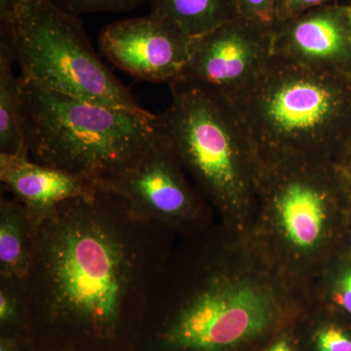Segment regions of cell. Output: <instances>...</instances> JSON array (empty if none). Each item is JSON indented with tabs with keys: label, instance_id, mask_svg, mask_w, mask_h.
Segmentation results:
<instances>
[{
	"label": "cell",
	"instance_id": "8fae6325",
	"mask_svg": "<svg viewBox=\"0 0 351 351\" xmlns=\"http://www.w3.org/2000/svg\"><path fill=\"white\" fill-rule=\"evenodd\" d=\"M0 182L36 228L62 203L86 195L96 186L94 180L34 162L29 156L5 154H0Z\"/></svg>",
	"mask_w": 351,
	"mask_h": 351
},
{
	"label": "cell",
	"instance_id": "4fadbf2b",
	"mask_svg": "<svg viewBox=\"0 0 351 351\" xmlns=\"http://www.w3.org/2000/svg\"><path fill=\"white\" fill-rule=\"evenodd\" d=\"M152 15L168 21L189 38H199L233 18L228 0H151Z\"/></svg>",
	"mask_w": 351,
	"mask_h": 351
},
{
	"label": "cell",
	"instance_id": "6da1fadb",
	"mask_svg": "<svg viewBox=\"0 0 351 351\" xmlns=\"http://www.w3.org/2000/svg\"><path fill=\"white\" fill-rule=\"evenodd\" d=\"M172 233L97 182L62 203L36 228L25 282L38 351H135Z\"/></svg>",
	"mask_w": 351,
	"mask_h": 351
},
{
	"label": "cell",
	"instance_id": "ba28073f",
	"mask_svg": "<svg viewBox=\"0 0 351 351\" xmlns=\"http://www.w3.org/2000/svg\"><path fill=\"white\" fill-rule=\"evenodd\" d=\"M271 59V32L232 18L193 39L182 80L232 100L262 75Z\"/></svg>",
	"mask_w": 351,
	"mask_h": 351
},
{
	"label": "cell",
	"instance_id": "7c38bea8",
	"mask_svg": "<svg viewBox=\"0 0 351 351\" xmlns=\"http://www.w3.org/2000/svg\"><path fill=\"white\" fill-rule=\"evenodd\" d=\"M36 226L15 198L0 199V279L25 283L34 253Z\"/></svg>",
	"mask_w": 351,
	"mask_h": 351
},
{
	"label": "cell",
	"instance_id": "8992f818",
	"mask_svg": "<svg viewBox=\"0 0 351 351\" xmlns=\"http://www.w3.org/2000/svg\"><path fill=\"white\" fill-rule=\"evenodd\" d=\"M1 38L22 76L45 89L95 104L149 113L101 61L77 16L52 0H21Z\"/></svg>",
	"mask_w": 351,
	"mask_h": 351
},
{
	"label": "cell",
	"instance_id": "d6986e66",
	"mask_svg": "<svg viewBox=\"0 0 351 351\" xmlns=\"http://www.w3.org/2000/svg\"><path fill=\"white\" fill-rule=\"evenodd\" d=\"M339 0H276V23Z\"/></svg>",
	"mask_w": 351,
	"mask_h": 351
},
{
	"label": "cell",
	"instance_id": "9c48e42d",
	"mask_svg": "<svg viewBox=\"0 0 351 351\" xmlns=\"http://www.w3.org/2000/svg\"><path fill=\"white\" fill-rule=\"evenodd\" d=\"M193 38L149 14L104 27L99 47L108 61L141 82L172 84L182 80Z\"/></svg>",
	"mask_w": 351,
	"mask_h": 351
},
{
	"label": "cell",
	"instance_id": "5bb4252c",
	"mask_svg": "<svg viewBox=\"0 0 351 351\" xmlns=\"http://www.w3.org/2000/svg\"><path fill=\"white\" fill-rule=\"evenodd\" d=\"M15 59L0 39V154L27 156L21 121L20 78L14 75Z\"/></svg>",
	"mask_w": 351,
	"mask_h": 351
},
{
	"label": "cell",
	"instance_id": "52a82bcc",
	"mask_svg": "<svg viewBox=\"0 0 351 351\" xmlns=\"http://www.w3.org/2000/svg\"><path fill=\"white\" fill-rule=\"evenodd\" d=\"M184 169L167 141L156 130L151 144L133 164L95 181L123 198L141 216L174 232L193 230L205 213Z\"/></svg>",
	"mask_w": 351,
	"mask_h": 351
},
{
	"label": "cell",
	"instance_id": "2e32d148",
	"mask_svg": "<svg viewBox=\"0 0 351 351\" xmlns=\"http://www.w3.org/2000/svg\"><path fill=\"white\" fill-rule=\"evenodd\" d=\"M233 18L272 32L276 24V0H228Z\"/></svg>",
	"mask_w": 351,
	"mask_h": 351
},
{
	"label": "cell",
	"instance_id": "7a4b0ae2",
	"mask_svg": "<svg viewBox=\"0 0 351 351\" xmlns=\"http://www.w3.org/2000/svg\"><path fill=\"white\" fill-rule=\"evenodd\" d=\"M206 258L186 276L166 261L135 351H232L269 329L276 316L271 295Z\"/></svg>",
	"mask_w": 351,
	"mask_h": 351
},
{
	"label": "cell",
	"instance_id": "e0dca14e",
	"mask_svg": "<svg viewBox=\"0 0 351 351\" xmlns=\"http://www.w3.org/2000/svg\"><path fill=\"white\" fill-rule=\"evenodd\" d=\"M73 15L86 13H119L133 10L151 0H52Z\"/></svg>",
	"mask_w": 351,
	"mask_h": 351
},
{
	"label": "cell",
	"instance_id": "9a60e30c",
	"mask_svg": "<svg viewBox=\"0 0 351 351\" xmlns=\"http://www.w3.org/2000/svg\"><path fill=\"white\" fill-rule=\"evenodd\" d=\"M0 335L32 336L25 283L0 279Z\"/></svg>",
	"mask_w": 351,
	"mask_h": 351
},
{
	"label": "cell",
	"instance_id": "5b68a950",
	"mask_svg": "<svg viewBox=\"0 0 351 351\" xmlns=\"http://www.w3.org/2000/svg\"><path fill=\"white\" fill-rule=\"evenodd\" d=\"M169 86L156 130L205 195L225 213L237 211L258 195L262 164L232 101L189 80Z\"/></svg>",
	"mask_w": 351,
	"mask_h": 351
},
{
	"label": "cell",
	"instance_id": "603a6c76",
	"mask_svg": "<svg viewBox=\"0 0 351 351\" xmlns=\"http://www.w3.org/2000/svg\"><path fill=\"white\" fill-rule=\"evenodd\" d=\"M267 351H293V348H291L290 343L286 339H280V341H277L274 345L270 346Z\"/></svg>",
	"mask_w": 351,
	"mask_h": 351
},
{
	"label": "cell",
	"instance_id": "ffe728a7",
	"mask_svg": "<svg viewBox=\"0 0 351 351\" xmlns=\"http://www.w3.org/2000/svg\"><path fill=\"white\" fill-rule=\"evenodd\" d=\"M0 351H38L29 335H0Z\"/></svg>",
	"mask_w": 351,
	"mask_h": 351
},
{
	"label": "cell",
	"instance_id": "30bf717a",
	"mask_svg": "<svg viewBox=\"0 0 351 351\" xmlns=\"http://www.w3.org/2000/svg\"><path fill=\"white\" fill-rule=\"evenodd\" d=\"M271 43L276 59L351 78V5L336 2L278 21Z\"/></svg>",
	"mask_w": 351,
	"mask_h": 351
},
{
	"label": "cell",
	"instance_id": "3957f363",
	"mask_svg": "<svg viewBox=\"0 0 351 351\" xmlns=\"http://www.w3.org/2000/svg\"><path fill=\"white\" fill-rule=\"evenodd\" d=\"M232 101L262 164L325 161L350 133L351 78L272 57Z\"/></svg>",
	"mask_w": 351,
	"mask_h": 351
},
{
	"label": "cell",
	"instance_id": "277c9868",
	"mask_svg": "<svg viewBox=\"0 0 351 351\" xmlns=\"http://www.w3.org/2000/svg\"><path fill=\"white\" fill-rule=\"evenodd\" d=\"M19 78L25 149L34 162L95 181L130 166L156 136V114L95 105Z\"/></svg>",
	"mask_w": 351,
	"mask_h": 351
},
{
	"label": "cell",
	"instance_id": "44dd1931",
	"mask_svg": "<svg viewBox=\"0 0 351 351\" xmlns=\"http://www.w3.org/2000/svg\"><path fill=\"white\" fill-rule=\"evenodd\" d=\"M336 301L351 314V270L345 272L339 278L337 287Z\"/></svg>",
	"mask_w": 351,
	"mask_h": 351
},
{
	"label": "cell",
	"instance_id": "7402d4cb",
	"mask_svg": "<svg viewBox=\"0 0 351 351\" xmlns=\"http://www.w3.org/2000/svg\"><path fill=\"white\" fill-rule=\"evenodd\" d=\"M21 0H0V22L4 23L12 17Z\"/></svg>",
	"mask_w": 351,
	"mask_h": 351
},
{
	"label": "cell",
	"instance_id": "ac0fdd59",
	"mask_svg": "<svg viewBox=\"0 0 351 351\" xmlns=\"http://www.w3.org/2000/svg\"><path fill=\"white\" fill-rule=\"evenodd\" d=\"M318 351H351V339L341 328H323L316 335Z\"/></svg>",
	"mask_w": 351,
	"mask_h": 351
}]
</instances>
